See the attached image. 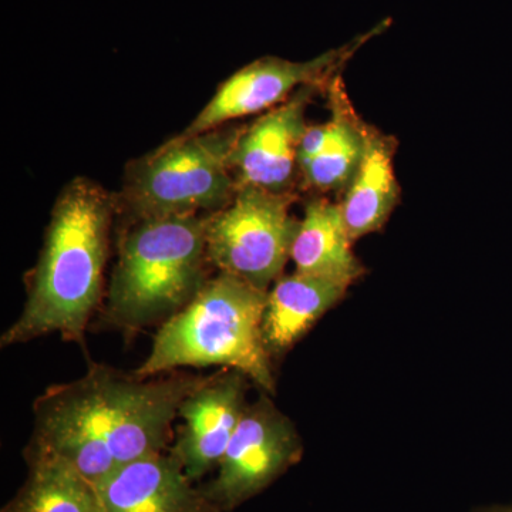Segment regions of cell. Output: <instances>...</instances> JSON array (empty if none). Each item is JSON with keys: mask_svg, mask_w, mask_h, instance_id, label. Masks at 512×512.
Here are the masks:
<instances>
[{"mask_svg": "<svg viewBox=\"0 0 512 512\" xmlns=\"http://www.w3.org/2000/svg\"><path fill=\"white\" fill-rule=\"evenodd\" d=\"M490 512H512V507L511 508H501V510H494V511H490Z\"/></svg>", "mask_w": 512, "mask_h": 512, "instance_id": "e0dca14e", "label": "cell"}, {"mask_svg": "<svg viewBox=\"0 0 512 512\" xmlns=\"http://www.w3.org/2000/svg\"><path fill=\"white\" fill-rule=\"evenodd\" d=\"M202 380L174 372L141 379L90 363L82 379L37 397L28 446L60 458L96 487L121 464L170 448L178 409Z\"/></svg>", "mask_w": 512, "mask_h": 512, "instance_id": "6da1fadb", "label": "cell"}, {"mask_svg": "<svg viewBox=\"0 0 512 512\" xmlns=\"http://www.w3.org/2000/svg\"><path fill=\"white\" fill-rule=\"evenodd\" d=\"M114 208L113 198L86 178L64 188L30 272L28 299L3 333L2 348L52 333L86 346L87 325L103 299Z\"/></svg>", "mask_w": 512, "mask_h": 512, "instance_id": "7a4b0ae2", "label": "cell"}, {"mask_svg": "<svg viewBox=\"0 0 512 512\" xmlns=\"http://www.w3.org/2000/svg\"><path fill=\"white\" fill-rule=\"evenodd\" d=\"M295 195L238 187L227 207L207 217V254L211 265L256 288L269 291L291 259L299 221Z\"/></svg>", "mask_w": 512, "mask_h": 512, "instance_id": "8992f818", "label": "cell"}, {"mask_svg": "<svg viewBox=\"0 0 512 512\" xmlns=\"http://www.w3.org/2000/svg\"><path fill=\"white\" fill-rule=\"evenodd\" d=\"M247 377L222 369L204 380L181 403L178 429L168 453L177 458L184 473L197 484L217 470L239 421L247 409Z\"/></svg>", "mask_w": 512, "mask_h": 512, "instance_id": "9c48e42d", "label": "cell"}, {"mask_svg": "<svg viewBox=\"0 0 512 512\" xmlns=\"http://www.w3.org/2000/svg\"><path fill=\"white\" fill-rule=\"evenodd\" d=\"M303 456L292 421L268 397L248 404L212 480L201 484L220 512H232L284 476Z\"/></svg>", "mask_w": 512, "mask_h": 512, "instance_id": "52a82bcc", "label": "cell"}, {"mask_svg": "<svg viewBox=\"0 0 512 512\" xmlns=\"http://www.w3.org/2000/svg\"><path fill=\"white\" fill-rule=\"evenodd\" d=\"M96 490L103 512H220L168 450L121 464Z\"/></svg>", "mask_w": 512, "mask_h": 512, "instance_id": "8fae6325", "label": "cell"}, {"mask_svg": "<svg viewBox=\"0 0 512 512\" xmlns=\"http://www.w3.org/2000/svg\"><path fill=\"white\" fill-rule=\"evenodd\" d=\"M339 79L329 87L332 116L325 123L322 147L299 167L306 183L322 192L345 191L365 150L366 124L357 117Z\"/></svg>", "mask_w": 512, "mask_h": 512, "instance_id": "9a60e30c", "label": "cell"}, {"mask_svg": "<svg viewBox=\"0 0 512 512\" xmlns=\"http://www.w3.org/2000/svg\"><path fill=\"white\" fill-rule=\"evenodd\" d=\"M207 217L131 222L106 292L101 322L133 336L183 311L210 281Z\"/></svg>", "mask_w": 512, "mask_h": 512, "instance_id": "3957f363", "label": "cell"}, {"mask_svg": "<svg viewBox=\"0 0 512 512\" xmlns=\"http://www.w3.org/2000/svg\"><path fill=\"white\" fill-rule=\"evenodd\" d=\"M318 87H302L284 103L262 114L252 126L242 128L232 151L238 187L291 191L299 168V144L308 128L306 109Z\"/></svg>", "mask_w": 512, "mask_h": 512, "instance_id": "30bf717a", "label": "cell"}, {"mask_svg": "<svg viewBox=\"0 0 512 512\" xmlns=\"http://www.w3.org/2000/svg\"><path fill=\"white\" fill-rule=\"evenodd\" d=\"M348 288L293 272L281 276L268 291L262 335L271 357L284 355L342 301Z\"/></svg>", "mask_w": 512, "mask_h": 512, "instance_id": "5bb4252c", "label": "cell"}, {"mask_svg": "<svg viewBox=\"0 0 512 512\" xmlns=\"http://www.w3.org/2000/svg\"><path fill=\"white\" fill-rule=\"evenodd\" d=\"M28 477L2 512H103L96 487L63 460L25 450Z\"/></svg>", "mask_w": 512, "mask_h": 512, "instance_id": "2e32d148", "label": "cell"}, {"mask_svg": "<svg viewBox=\"0 0 512 512\" xmlns=\"http://www.w3.org/2000/svg\"><path fill=\"white\" fill-rule=\"evenodd\" d=\"M365 136L362 160L339 204L353 242L382 229L400 197L394 171L396 141L367 124Z\"/></svg>", "mask_w": 512, "mask_h": 512, "instance_id": "7c38bea8", "label": "cell"}, {"mask_svg": "<svg viewBox=\"0 0 512 512\" xmlns=\"http://www.w3.org/2000/svg\"><path fill=\"white\" fill-rule=\"evenodd\" d=\"M244 127L177 136L131 170L124 202L130 222L227 207L238 190L232 151Z\"/></svg>", "mask_w": 512, "mask_h": 512, "instance_id": "5b68a950", "label": "cell"}, {"mask_svg": "<svg viewBox=\"0 0 512 512\" xmlns=\"http://www.w3.org/2000/svg\"><path fill=\"white\" fill-rule=\"evenodd\" d=\"M268 291L220 272L158 328L147 359L133 375L148 379L180 367L221 366L275 393L271 355L262 335Z\"/></svg>", "mask_w": 512, "mask_h": 512, "instance_id": "277c9868", "label": "cell"}, {"mask_svg": "<svg viewBox=\"0 0 512 512\" xmlns=\"http://www.w3.org/2000/svg\"><path fill=\"white\" fill-rule=\"evenodd\" d=\"M384 26L386 23L365 36L357 37L348 45L329 50L306 62L266 56L247 64L221 84L214 97L180 137L198 136L227 126L229 121L264 113L284 103L302 87L320 86L329 77L336 76L350 56L370 37L382 32Z\"/></svg>", "mask_w": 512, "mask_h": 512, "instance_id": "ba28073f", "label": "cell"}, {"mask_svg": "<svg viewBox=\"0 0 512 512\" xmlns=\"http://www.w3.org/2000/svg\"><path fill=\"white\" fill-rule=\"evenodd\" d=\"M352 244L340 205L313 198L306 204L291 249L295 272L349 289L365 274Z\"/></svg>", "mask_w": 512, "mask_h": 512, "instance_id": "4fadbf2b", "label": "cell"}]
</instances>
